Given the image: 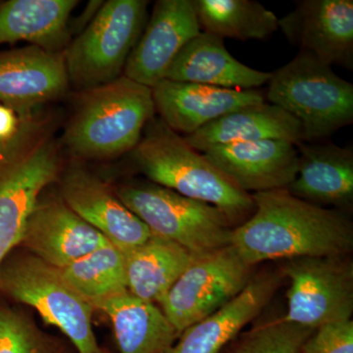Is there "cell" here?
<instances>
[{"mask_svg":"<svg viewBox=\"0 0 353 353\" xmlns=\"http://www.w3.org/2000/svg\"><path fill=\"white\" fill-rule=\"evenodd\" d=\"M252 196L254 212L234 228L230 241L250 266L352 252V222L345 212L304 201L285 189Z\"/></svg>","mask_w":353,"mask_h":353,"instance_id":"1","label":"cell"},{"mask_svg":"<svg viewBox=\"0 0 353 353\" xmlns=\"http://www.w3.org/2000/svg\"><path fill=\"white\" fill-rule=\"evenodd\" d=\"M132 155L150 182L214 206L234 228L254 212L252 194L240 189L161 119L148 123Z\"/></svg>","mask_w":353,"mask_h":353,"instance_id":"2","label":"cell"},{"mask_svg":"<svg viewBox=\"0 0 353 353\" xmlns=\"http://www.w3.org/2000/svg\"><path fill=\"white\" fill-rule=\"evenodd\" d=\"M154 114L152 88L121 76L85 90L67 127L65 145L82 158L132 152Z\"/></svg>","mask_w":353,"mask_h":353,"instance_id":"3","label":"cell"},{"mask_svg":"<svg viewBox=\"0 0 353 353\" xmlns=\"http://www.w3.org/2000/svg\"><path fill=\"white\" fill-rule=\"evenodd\" d=\"M19 118L16 136L0 143V268L21 243L41 192L57 180L61 166L48 128L31 115Z\"/></svg>","mask_w":353,"mask_h":353,"instance_id":"4","label":"cell"},{"mask_svg":"<svg viewBox=\"0 0 353 353\" xmlns=\"http://www.w3.org/2000/svg\"><path fill=\"white\" fill-rule=\"evenodd\" d=\"M267 99L301 123L303 141L331 136L353 122V85L305 50L272 73Z\"/></svg>","mask_w":353,"mask_h":353,"instance_id":"5","label":"cell"},{"mask_svg":"<svg viewBox=\"0 0 353 353\" xmlns=\"http://www.w3.org/2000/svg\"><path fill=\"white\" fill-rule=\"evenodd\" d=\"M115 194L152 234L175 241L192 255L230 245L234 227L210 204L152 182L123 185Z\"/></svg>","mask_w":353,"mask_h":353,"instance_id":"6","label":"cell"},{"mask_svg":"<svg viewBox=\"0 0 353 353\" xmlns=\"http://www.w3.org/2000/svg\"><path fill=\"white\" fill-rule=\"evenodd\" d=\"M145 0H109L64 52L69 82L83 90L120 78L148 15Z\"/></svg>","mask_w":353,"mask_h":353,"instance_id":"7","label":"cell"},{"mask_svg":"<svg viewBox=\"0 0 353 353\" xmlns=\"http://www.w3.org/2000/svg\"><path fill=\"white\" fill-rule=\"evenodd\" d=\"M0 289L61 330L79 353H101L92 331L94 306L58 269L36 256L18 257L0 268Z\"/></svg>","mask_w":353,"mask_h":353,"instance_id":"8","label":"cell"},{"mask_svg":"<svg viewBox=\"0 0 353 353\" xmlns=\"http://www.w3.org/2000/svg\"><path fill=\"white\" fill-rule=\"evenodd\" d=\"M254 275L231 245L194 255L158 304L180 336L241 294Z\"/></svg>","mask_w":353,"mask_h":353,"instance_id":"9","label":"cell"},{"mask_svg":"<svg viewBox=\"0 0 353 353\" xmlns=\"http://www.w3.org/2000/svg\"><path fill=\"white\" fill-rule=\"evenodd\" d=\"M290 280L285 322L317 329L352 320L353 263L345 256L301 257L281 261Z\"/></svg>","mask_w":353,"mask_h":353,"instance_id":"10","label":"cell"},{"mask_svg":"<svg viewBox=\"0 0 353 353\" xmlns=\"http://www.w3.org/2000/svg\"><path fill=\"white\" fill-rule=\"evenodd\" d=\"M201 32L192 0L157 1L123 76L152 88L165 80L183 46Z\"/></svg>","mask_w":353,"mask_h":353,"instance_id":"11","label":"cell"},{"mask_svg":"<svg viewBox=\"0 0 353 353\" xmlns=\"http://www.w3.org/2000/svg\"><path fill=\"white\" fill-rule=\"evenodd\" d=\"M290 43L312 53L323 63L353 66L352 0H301L279 19Z\"/></svg>","mask_w":353,"mask_h":353,"instance_id":"12","label":"cell"},{"mask_svg":"<svg viewBox=\"0 0 353 353\" xmlns=\"http://www.w3.org/2000/svg\"><path fill=\"white\" fill-rule=\"evenodd\" d=\"M284 279L280 268L255 274L241 294L185 329L164 353H220L268 305Z\"/></svg>","mask_w":353,"mask_h":353,"instance_id":"13","label":"cell"},{"mask_svg":"<svg viewBox=\"0 0 353 353\" xmlns=\"http://www.w3.org/2000/svg\"><path fill=\"white\" fill-rule=\"evenodd\" d=\"M201 153L248 194L287 189L299 167L296 145L282 139L216 145Z\"/></svg>","mask_w":353,"mask_h":353,"instance_id":"14","label":"cell"},{"mask_svg":"<svg viewBox=\"0 0 353 353\" xmlns=\"http://www.w3.org/2000/svg\"><path fill=\"white\" fill-rule=\"evenodd\" d=\"M64 53L30 46L0 53V101L19 117L57 99L69 87Z\"/></svg>","mask_w":353,"mask_h":353,"instance_id":"15","label":"cell"},{"mask_svg":"<svg viewBox=\"0 0 353 353\" xmlns=\"http://www.w3.org/2000/svg\"><path fill=\"white\" fill-rule=\"evenodd\" d=\"M63 202L123 252L143 245L152 232L108 185L80 168L70 169L62 182Z\"/></svg>","mask_w":353,"mask_h":353,"instance_id":"16","label":"cell"},{"mask_svg":"<svg viewBox=\"0 0 353 353\" xmlns=\"http://www.w3.org/2000/svg\"><path fill=\"white\" fill-rule=\"evenodd\" d=\"M155 111L176 132L194 134L222 116L253 104L263 103L259 90H232L163 80L152 88Z\"/></svg>","mask_w":353,"mask_h":353,"instance_id":"17","label":"cell"},{"mask_svg":"<svg viewBox=\"0 0 353 353\" xmlns=\"http://www.w3.org/2000/svg\"><path fill=\"white\" fill-rule=\"evenodd\" d=\"M108 243L103 234L63 201L41 203L39 201L28 219L20 243L39 259L62 270Z\"/></svg>","mask_w":353,"mask_h":353,"instance_id":"18","label":"cell"},{"mask_svg":"<svg viewBox=\"0 0 353 353\" xmlns=\"http://www.w3.org/2000/svg\"><path fill=\"white\" fill-rule=\"evenodd\" d=\"M299 167L288 192L297 199L320 205H333L341 212L353 204V150L333 143H297Z\"/></svg>","mask_w":353,"mask_h":353,"instance_id":"19","label":"cell"},{"mask_svg":"<svg viewBox=\"0 0 353 353\" xmlns=\"http://www.w3.org/2000/svg\"><path fill=\"white\" fill-rule=\"evenodd\" d=\"M271 77L272 73L250 68L236 59L224 39L201 32L179 52L165 80L248 90L269 83Z\"/></svg>","mask_w":353,"mask_h":353,"instance_id":"20","label":"cell"},{"mask_svg":"<svg viewBox=\"0 0 353 353\" xmlns=\"http://www.w3.org/2000/svg\"><path fill=\"white\" fill-rule=\"evenodd\" d=\"M185 139L199 152L212 146L265 139H282L294 145L304 141L299 120L275 104L265 102L228 113Z\"/></svg>","mask_w":353,"mask_h":353,"instance_id":"21","label":"cell"},{"mask_svg":"<svg viewBox=\"0 0 353 353\" xmlns=\"http://www.w3.org/2000/svg\"><path fill=\"white\" fill-rule=\"evenodd\" d=\"M92 306L110 318L120 353H164L179 338L157 304L129 292L101 299Z\"/></svg>","mask_w":353,"mask_h":353,"instance_id":"22","label":"cell"},{"mask_svg":"<svg viewBox=\"0 0 353 353\" xmlns=\"http://www.w3.org/2000/svg\"><path fill=\"white\" fill-rule=\"evenodd\" d=\"M75 0H10L0 4V44L26 41L60 52Z\"/></svg>","mask_w":353,"mask_h":353,"instance_id":"23","label":"cell"},{"mask_svg":"<svg viewBox=\"0 0 353 353\" xmlns=\"http://www.w3.org/2000/svg\"><path fill=\"white\" fill-rule=\"evenodd\" d=\"M123 254L130 294L154 304L166 296L194 256L175 241L154 234Z\"/></svg>","mask_w":353,"mask_h":353,"instance_id":"24","label":"cell"},{"mask_svg":"<svg viewBox=\"0 0 353 353\" xmlns=\"http://www.w3.org/2000/svg\"><path fill=\"white\" fill-rule=\"evenodd\" d=\"M203 32L224 39H265L279 30L277 16L253 0H192Z\"/></svg>","mask_w":353,"mask_h":353,"instance_id":"25","label":"cell"},{"mask_svg":"<svg viewBox=\"0 0 353 353\" xmlns=\"http://www.w3.org/2000/svg\"><path fill=\"white\" fill-rule=\"evenodd\" d=\"M60 272L92 304L129 292L124 254L111 243L77 259Z\"/></svg>","mask_w":353,"mask_h":353,"instance_id":"26","label":"cell"},{"mask_svg":"<svg viewBox=\"0 0 353 353\" xmlns=\"http://www.w3.org/2000/svg\"><path fill=\"white\" fill-rule=\"evenodd\" d=\"M314 330L280 318L239 334L220 353H297Z\"/></svg>","mask_w":353,"mask_h":353,"instance_id":"27","label":"cell"},{"mask_svg":"<svg viewBox=\"0 0 353 353\" xmlns=\"http://www.w3.org/2000/svg\"><path fill=\"white\" fill-rule=\"evenodd\" d=\"M0 353H58V350L24 316L0 309Z\"/></svg>","mask_w":353,"mask_h":353,"instance_id":"28","label":"cell"},{"mask_svg":"<svg viewBox=\"0 0 353 353\" xmlns=\"http://www.w3.org/2000/svg\"><path fill=\"white\" fill-rule=\"evenodd\" d=\"M297 353H353V321L315 329Z\"/></svg>","mask_w":353,"mask_h":353,"instance_id":"29","label":"cell"},{"mask_svg":"<svg viewBox=\"0 0 353 353\" xmlns=\"http://www.w3.org/2000/svg\"><path fill=\"white\" fill-rule=\"evenodd\" d=\"M20 118L15 111L4 104H0V143L10 141L17 134Z\"/></svg>","mask_w":353,"mask_h":353,"instance_id":"30","label":"cell"}]
</instances>
